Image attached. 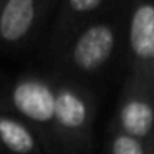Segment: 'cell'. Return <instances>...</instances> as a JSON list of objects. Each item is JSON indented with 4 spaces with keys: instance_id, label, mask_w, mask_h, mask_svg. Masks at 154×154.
Here are the masks:
<instances>
[{
    "instance_id": "ba28073f",
    "label": "cell",
    "mask_w": 154,
    "mask_h": 154,
    "mask_svg": "<svg viewBox=\"0 0 154 154\" xmlns=\"http://www.w3.org/2000/svg\"><path fill=\"white\" fill-rule=\"evenodd\" d=\"M0 139L7 154H50L32 124L5 109L0 116Z\"/></svg>"
},
{
    "instance_id": "3957f363",
    "label": "cell",
    "mask_w": 154,
    "mask_h": 154,
    "mask_svg": "<svg viewBox=\"0 0 154 154\" xmlns=\"http://www.w3.org/2000/svg\"><path fill=\"white\" fill-rule=\"evenodd\" d=\"M4 109L20 116L38 131L48 152L53 154L57 78L53 73H23L8 86Z\"/></svg>"
},
{
    "instance_id": "7a4b0ae2",
    "label": "cell",
    "mask_w": 154,
    "mask_h": 154,
    "mask_svg": "<svg viewBox=\"0 0 154 154\" xmlns=\"http://www.w3.org/2000/svg\"><path fill=\"white\" fill-rule=\"evenodd\" d=\"M57 78L53 154H88L93 144L96 98L83 81Z\"/></svg>"
},
{
    "instance_id": "277c9868",
    "label": "cell",
    "mask_w": 154,
    "mask_h": 154,
    "mask_svg": "<svg viewBox=\"0 0 154 154\" xmlns=\"http://www.w3.org/2000/svg\"><path fill=\"white\" fill-rule=\"evenodd\" d=\"M111 124L137 139L154 144V85L136 73L128 75Z\"/></svg>"
},
{
    "instance_id": "9c48e42d",
    "label": "cell",
    "mask_w": 154,
    "mask_h": 154,
    "mask_svg": "<svg viewBox=\"0 0 154 154\" xmlns=\"http://www.w3.org/2000/svg\"><path fill=\"white\" fill-rule=\"evenodd\" d=\"M104 154H154V144L137 139L109 124Z\"/></svg>"
},
{
    "instance_id": "8992f818",
    "label": "cell",
    "mask_w": 154,
    "mask_h": 154,
    "mask_svg": "<svg viewBox=\"0 0 154 154\" xmlns=\"http://www.w3.org/2000/svg\"><path fill=\"white\" fill-rule=\"evenodd\" d=\"M55 0H0V38L5 48L23 47L40 28Z\"/></svg>"
},
{
    "instance_id": "6da1fadb",
    "label": "cell",
    "mask_w": 154,
    "mask_h": 154,
    "mask_svg": "<svg viewBox=\"0 0 154 154\" xmlns=\"http://www.w3.org/2000/svg\"><path fill=\"white\" fill-rule=\"evenodd\" d=\"M129 2L119 0L86 23L50 58L53 73L83 81L103 73L126 45Z\"/></svg>"
},
{
    "instance_id": "52a82bcc",
    "label": "cell",
    "mask_w": 154,
    "mask_h": 154,
    "mask_svg": "<svg viewBox=\"0 0 154 154\" xmlns=\"http://www.w3.org/2000/svg\"><path fill=\"white\" fill-rule=\"evenodd\" d=\"M109 0H60L55 23L47 43L48 57L61 50L76 32L104 12Z\"/></svg>"
},
{
    "instance_id": "5b68a950",
    "label": "cell",
    "mask_w": 154,
    "mask_h": 154,
    "mask_svg": "<svg viewBox=\"0 0 154 154\" xmlns=\"http://www.w3.org/2000/svg\"><path fill=\"white\" fill-rule=\"evenodd\" d=\"M126 50L129 73L154 85V0H129Z\"/></svg>"
}]
</instances>
